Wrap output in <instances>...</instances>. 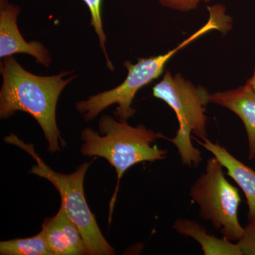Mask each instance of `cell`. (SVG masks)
Instances as JSON below:
<instances>
[{"label":"cell","mask_w":255,"mask_h":255,"mask_svg":"<svg viewBox=\"0 0 255 255\" xmlns=\"http://www.w3.org/2000/svg\"><path fill=\"white\" fill-rule=\"evenodd\" d=\"M0 73V118H9L16 112H26L41 127L48 150L60 152L65 142L57 125V105L64 89L77 75H71L72 71L51 76L34 75L25 70L13 55L3 58Z\"/></svg>","instance_id":"obj_1"},{"label":"cell","mask_w":255,"mask_h":255,"mask_svg":"<svg viewBox=\"0 0 255 255\" xmlns=\"http://www.w3.org/2000/svg\"><path fill=\"white\" fill-rule=\"evenodd\" d=\"M98 125L99 132L90 128L82 130L83 144L80 152L88 157H103L117 172L118 182L110 203L111 215L117 199L119 182L124 173L137 163L165 158L167 152L154 144L157 139L165 137L143 126L131 127L127 121H117L109 115L102 116Z\"/></svg>","instance_id":"obj_2"},{"label":"cell","mask_w":255,"mask_h":255,"mask_svg":"<svg viewBox=\"0 0 255 255\" xmlns=\"http://www.w3.org/2000/svg\"><path fill=\"white\" fill-rule=\"evenodd\" d=\"M4 142L21 147L35 159L31 173L49 181L61 196L63 206L70 219L78 226L85 242L90 255H113L115 250L102 234L95 215L89 207L84 181L92 162H85L71 174L58 173L50 168L34 150L32 144L26 143L14 133L5 137Z\"/></svg>","instance_id":"obj_3"},{"label":"cell","mask_w":255,"mask_h":255,"mask_svg":"<svg viewBox=\"0 0 255 255\" xmlns=\"http://www.w3.org/2000/svg\"><path fill=\"white\" fill-rule=\"evenodd\" d=\"M155 98L164 101L175 112L179 129L171 141L177 147L183 163L195 168L202 160L201 152L191 143V132L201 139L207 137L206 107L211 94L203 86H195L180 74L167 70L163 78L152 88Z\"/></svg>","instance_id":"obj_4"},{"label":"cell","mask_w":255,"mask_h":255,"mask_svg":"<svg viewBox=\"0 0 255 255\" xmlns=\"http://www.w3.org/2000/svg\"><path fill=\"white\" fill-rule=\"evenodd\" d=\"M199 37L200 33L196 31L165 54L137 58L135 64L130 61L124 62L128 75L120 85L108 91L91 96L86 100L77 102L75 108L86 122L93 120L101 112L114 105H117V107L114 114L119 120L127 121L131 118L135 113L131 105L137 92L158 78L172 57Z\"/></svg>","instance_id":"obj_5"},{"label":"cell","mask_w":255,"mask_h":255,"mask_svg":"<svg viewBox=\"0 0 255 255\" xmlns=\"http://www.w3.org/2000/svg\"><path fill=\"white\" fill-rule=\"evenodd\" d=\"M223 167L216 157L208 159L205 172L191 187L190 196L199 204L202 219L211 221L223 238L238 242L246 231L238 219L241 196L226 179Z\"/></svg>","instance_id":"obj_6"},{"label":"cell","mask_w":255,"mask_h":255,"mask_svg":"<svg viewBox=\"0 0 255 255\" xmlns=\"http://www.w3.org/2000/svg\"><path fill=\"white\" fill-rule=\"evenodd\" d=\"M21 8L8 0H0V58L16 54L31 55L36 63L49 68L52 63L49 50L39 41L27 42L17 25Z\"/></svg>","instance_id":"obj_7"},{"label":"cell","mask_w":255,"mask_h":255,"mask_svg":"<svg viewBox=\"0 0 255 255\" xmlns=\"http://www.w3.org/2000/svg\"><path fill=\"white\" fill-rule=\"evenodd\" d=\"M41 233L53 255H90L80 230L62 205L55 216L43 221Z\"/></svg>","instance_id":"obj_8"},{"label":"cell","mask_w":255,"mask_h":255,"mask_svg":"<svg viewBox=\"0 0 255 255\" xmlns=\"http://www.w3.org/2000/svg\"><path fill=\"white\" fill-rule=\"evenodd\" d=\"M212 103L228 109L239 117L246 127L248 142V159L255 158V92L246 85L235 90L211 94Z\"/></svg>","instance_id":"obj_9"},{"label":"cell","mask_w":255,"mask_h":255,"mask_svg":"<svg viewBox=\"0 0 255 255\" xmlns=\"http://www.w3.org/2000/svg\"><path fill=\"white\" fill-rule=\"evenodd\" d=\"M202 140L196 141L219 159L223 167L227 169L228 175L244 192L248 205V221L250 223H255V171L238 160L223 146L214 143L207 137Z\"/></svg>","instance_id":"obj_10"},{"label":"cell","mask_w":255,"mask_h":255,"mask_svg":"<svg viewBox=\"0 0 255 255\" xmlns=\"http://www.w3.org/2000/svg\"><path fill=\"white\" fill-rule=\"evenodd\" d=\"M179 234L192 238L200 244L205 255H242L239 244L233 243L226 238H218L211 236L199 223L186 219H178L173 225Z\"/></svg>","instance_id":"obj_11"},{"label":"cell","mask_w":255,"mask_h":255,"mask_svg":"<svg viewBox=\"0 0 255 255\" xmlns=\"http://www.w3.org/2000/svg\"><path fill=\"white\" fill-rule=\"evenodd\" d=\"M1 255H53L42 233L33 237L1 241Z\"/></svg>","instance_id":"obj_12"},{"label":"cell","mask_w":255,"mask_h":255,"mask_svg":"<svg viewBox=\"0 0 255 255\" xmlns=\"http://www.w3.org/2000/svg\"><path fill=\"white\" fill-rule=\"evenodd\" d=\"M87 5L91 14V26L97 34L100 42V47L105 56L106 64L111 71H113L114 66L107 53L106 48L107 36L103 27L102 17V0H82Z\"/></svg>","instance_id":"obj_13"},{"label":"cell","mask_w":255,"mask_h":255,"mask_svg":"<svg viewBox=\"0 0 255 255\" xmlns=\"http://www.w3.org/2000/svg\"><path fill=\"white\" fill-rule=\"evenodd\" d=\"M159 4L168 9L187 13L197 9L201 2L209 3L211 0H158Z\"/></svg>","instance_id":"obj_14"},{"label":"cell","mask_w":255,"mask_h":255,"mask_svg":"<svg viewBox=\"0 0 255 255\" xmlns=\"http://www.w3.org/2000/svg\"><path fill=\"white\" fill-rule=\"evenodd\" d=\"M245 230L244 236L238 244L243 255H255V223H249Z\"/></svg>","instance_id":"obj_15"},{"label":"cell","mask_w":255,"mask_h":255,"mask_svg":"<svg viewBox=\"0 0 255 255\" xmlns=\"http://www.w3.org/2000/svg\"><path fill=\"white\" fill-rule=\"evenodd\" d=\"M246 84L247 85H249V86L251 87V88L255 92V68L253 76H252L251 79H249V80H248Z\"/></svg>","instance_id":"obj_16"}]
</instances>
